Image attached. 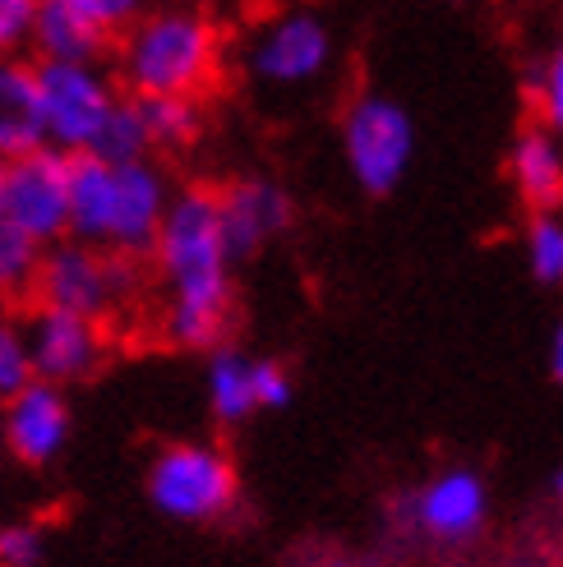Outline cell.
<instances>
[{
	"instance_id": "17",
	"label": "cell",
	"mask_w": 563,
	"mask_h": 567,
	"mask_svg": "<svg viewBox=\"0 0 563 567\" xmlns=\"http://www.w3.org/2000/svg\"><path fill=\"white\" fill-rule=\"evenodd\" d=\"M204 392H208V411L217 424H240L259 411L255 402V355H245L236 347H213L208 351V370H204Z\"/></svg>"
},
{
	"instance_id": "13",
	"label": "cell",
	"mask_w": 563,
	"mask_h": 567,
	"mask_svg": "<svg viewBox=\"0 0 563 567\" xmlns=\"http://www.w3.org/2000/svg\"><path fill=\"white\" fill-rule=\"evenodd\" d=\"M217 194V221H222V240H227L232 259H249L264 245H273L282 231L291 226V194L268 176H245Z\"/></svg>"
},
{
	"instance_id": "31",
	"label": "cell",
	"mask_w": 563,
	"mask_h": 567,
	"mask_svg": "<svg viewBox=\"0 0 563 567\" xmlns=\"http://www.w3.org/2000/svg\"><path fill=\"white\" fill-rule=\"evenodd\" d=\"M0 452H6V447H0Z\"/></svg>"
},
{
	"instance_id": "7",
	"label": "cell",
	"mask_w": 563,
	"mask_h": 567,
	"mask_svg": "<svg viewBox=\"0 0 563 567\" xmlns=\"http://www.w3.org/2000/svg\"><path fill=\"white\" fill-rule=\"evenodd\" d=\"M342 157L365 194H392L416 157V125L407 106L379 93L356 97L342 116Z\"/></svg>"
},
{
	"instance_id": "5",
	"label": "cell",
	"mask_w": 563,
	"mask_h": 567,
	"mask_svg": "<svg viewBox=\"0 0 563 567\" xmlns=\"http://www.w3.org/2000/svg\"><path fill=\"white\" fill-rule=\"evenodd\" d=\"M240 498V480L232 457L217 443H172L149 466V503L172 522H222Z\"/></svg>"
},
{
	"instance_id": "8",
	"label": "cell",
	"mask_w": 563,
	"mask_h": 567,
	"mask_svg": "<svg viewBox=\"0 0 563 567\" xmlns=\"http://www.w3.org/2000/svg\"><path fill=\"white\" fill-rule=\"evenodd\" d=\"M332 51V28L315 10H287L249 38L245 65L268 89H305V83L328 74Z\"/></svg>"
},
{
	"instance_id": "4",
	"label": "cell",
	"mask_w": 563,
	"mask_h": 567,
	"mask_svg": "<svg viewBox=\"0 0 563 567\" xmlns=\"http://www.w3.org/2000/svg\"><path fill=\"white\" fill-rule=\"evenodd\" d=\"M134 287H139L134 259H121V254H106V249H93V245L65 236L42 249L33 305L106 323L134 296Z\"/></svg>"
},
{
	"instance_id": "1",
	"label": "cell",
	"mask_w": 563,
	"mask_h": 567,
	"mask_svg": "<svg viewBox=\"0 0 563 567\" xmlns=\"http://www.w3.org/2000/svg\"><path fill=\"white\" fill-rule=\"evenodd\" d=\"M149 259L166 287L162 337L181 351H213L227 342L232 328V249L222 240L217 194L176 189Z\"/></svg>"
},
{
	"instance_id": "14",
	"label": "cell",
	"mask_w": 563,
	"mask_h": 567,
	"mask_svg": "<svg viewBox=\"0 0 563 567\" xmlns=\"http://www.w3.org/2000/svg\"><path fill=\"white\" fill-rule=\"evenodd\" d=\"M47 148L42 106H38V65L28 55L0 61V162H14Z\"/></svg>"
},
{
	"instance_id": "18",
	"label": "cell",
	"mask_w": 563,
	"mask_h": 567,
	"mask_svg": "<svg viewBox=\"0 0 563 567\" xmlns=\"http://www.w3.org/2000/svg\"><path fill=\"white\" fill-rule=\"evenodd\" d=\"M134 106H139V121H144L153 153L190 148L204 130V111L194 97H134Z\"/></svg>"
},
{
	"instance_id": "28",
	"label": "cell",
	"mask_w": 563,
	"mask_h": 567,
	"mask_svg": "<svg viewBox=\"0 0 563 567\" xmlns=\"http://www.w3.org/2000/svg\"><path fill=\"white\" fill-rule=\"evenodd\" d=\"M550 379L563 388V319H559L554 332H550Z\"/></svg>"
},
{
	"instance_id": "10",
	"label": "cell",
	"mask_w": 563,
	"mask_h": 567,
	"mask_svg": "<svg viewBox=\"0 0 563 567\" xmlns=\"http://www.w3.org/2000/svg\"><path fill=\"white\" fill-rule=\"evenodd\" d=\"M23 332H28V355H33V379L51 388H70L89 379L106 355V323L65 315V309L33 305V315L23 319Z\"/></svg>"
},
{
	"instance_id": "19",
	"label": "cell",
	"mask_w": 563,
	"mask_h": 567,
	"mask_svg": "<svg viewBox=\"0 0 563 567\" xmlns=\"http://www.w3.org/2000/svg\"><path fill=\"white\" fill-rule=\"evenodd\" d=\"M522 259L531 281L541 287H563V208L550 213H531L526 217V231H522Z\"/></svg>"
},
{
	"instance_id": "29",
	"label": "cell",
	"mask_w": 563,
	"mask_h": 567,
	"mask_svg": "<svg viewBox=\"0 0 563 567\" xmlns=\"http://www.w3.org/2000/svg\"><path fill=\"white\" fill-rule=\"evenodd\" d=\"M0 221H6V162H0Z\"/></svg>"
},
{
	"instance_id": "30",
	"label": "cell",
	"mask_w": 563,
	"mask_h": 567,
	"mask_svg": "<svg viewBox=\"0 0 563 567\" xmlns=\"http://www.w3.org/2000/svg\"><path fill=\"white\" fill-rule=\"evenodd\" d=\"M554 494H559V498H563V466H559V471H554Z\"/></svg>"
},
{
	"instance_id": "3",
	"label": "cell",
	"mask_w": 563,
	"mask_h": 567,
	"mask_svg": "<svg viewBox=\"0 0 563 567\" xmlns=\"http://www.w3.org/2000/svg\"><path fill=\"white\" fill-rule=\"evenodd\" d=\"M172 194V181L153 157L121 166L102 157H70V240L134 264L149 259Z\"/></svg>"
},
{
	"instance_id": "26",
	"label": "cell",
	"mask_w": 563,
	"mask_h": 567,
	"mask_svg": "<svg viewBox=\"0 0 563 567\" xmlns=\"http://www.w3.org/2000/svg\"><path fill=\"white\" fill-rule=\"evenodd\" d=\"M33 19H38V0H0V61L28 51Z\"/></svg>"
},
{
	"instance_id": "25",
	"label": "cell",
	"mask_w": 563,
	"mask_h": 567,
	"mask_svg": "<svg viewBox=\"0 0 563 567\" xmlns=\"http://www.w3.org/2000/svg\"><path fill=\"white\" fill-rule=\"evenodd\" d=\"M47 558V530L38 522L0 526V567H38Z\"/></svg>"
},
{
	"instance_id": "15",
	"label": "cell",
	"mask_w": 563,
	"mask_h": 567,
	"mask_svg": "<svg viewBox=\"0 0 563 567\" xmlns=\"http://www.w3.org/2000/svg\"><path fill=\"white\" fill-rule=\"evenodd\" d=\"M509 176L513 189L522 194V204L531 213H550L563 208V144L541 130V125H526L513 148H509Z\"/></svg>"
},
{
	"instance_id": "9",
	"label": "cell",
	"mask_w": 563,
	"mask_h": 567,
	"mask_svg": "<svg viewBox=\"0 0 563 567\" xmlns=\"http://www.w3.org/2000/svg\"><path fill=\"white\" fill-rule=\"evenodd\" d=\"M6 221L42 249L70 236V157L38 148L6 162Z\"/></svg>"
},
{
	"instance_id": "20",
	"label": "cell",
	"mask_w": 563,
	"mask_h": 567,
	"mask_svg": "<svg viewBox=\"0 0 563 567\" xmlns=\"http://www.w3.org/2000/svg\"><path fill=\"white\" fill-rule=\"evenodd\" d=\"M38 268H42V245L14 231L10 221H0V300L6 305L33 300Z\"/></svg>"
},
{
	"instance_id": "24",
	"label": "cell",
	"mask_w": 563,
	"mask_h": 567,
	"mask_svg": "<svg viewBox=\"0 0 563 567\" xmlns=\"http://www.w3.org/2000/svg\"><path fill=\"white\" fill-rule=\"evenodd\" d=\"M55 6H65L83 23H93L106 42H116L139 14L153 10V0H55Z\"/></svg>"
},
{
	"instance_id": "11",
	"label": "cell",
	"mask_w": 563,
	"mask_h": 567,
	"mask_svg": "<svg viewBox=\"0 0 563 567\" xmlns=\"http://www.w3.org/2000/svg\"><path fill=\"white\" fill-rule=\"evenodd\" d=\"M70 424H74V411L65 388L33 379L0 406V447L19 466H51L70 443Z\"/></svg>"
},
{
	"instance_id": "23",
	"label": "cell",
	"mask_w": 563,
	"mask_h": 567,
	"mask_svg": "<svg viewBox=\"0 0 563 567\" xmlns=\"http://www.w3.org/2000/svg\"><path fill=\"white\" fill-rule=\"evenodd\" d=\"M28 383H33V355H28L23 319L0 315V406H6L14 392H23Z\"/></svg>"
},
{
	"instance_id": "12",
	"label": "cell",
	"mask_w": 563,
	"mask_h": 567,
	"mask_svg": "<svg viewBox=\"0 0 563 567\" xmlns=\"http://www.w3.org/2000/svg\"><path fill=\"white\" fill-rule=\"evenodd\" d=\"M411 526L430 540H443V545H458V540H471L475 530L485 526V513H490V489L481 471L471 466H448L439 475H430L426 485L411 494Z\"/></svg>"
},
{
	"instance_id": "6",
	"label": "cell",
	"mask_w": 563,
	"mask_h": 567,
	"mask_svg": "<svg viewBox=\"0 0 563 567\" xmlns=\"http://www.w3.org/2000/svg\"><path fill=\"white\" fill-rule=\"evenodd\" d=\"M121 97H125L121 83L106 65H38V106H42L47 148L83 157L98 144V134Z\"/></svg>"
},
{
	"instance_id": "2",
	"label": "cell",
	"mask_w": 563,
	"mask_h": 567,
	"mask_svg": "<svg viewBox=\"0 0 563 567\" xmlns=\"http://www.w3.org/2000/svg\"><path fill=\"white\" fill-rule=\"evenodd\" d=\"M116 83L125 97H194L199 102L222 70V33L208 10L176 0L139 14L111 42Z\"/></svg>"
},
{
	"instance_id": "22",
	"label": "cell",
	"mask_w": 563,
	"mask_h": 567,
	"mask_svg": "<svg viewBox=\"0 0 563 567\" xmlns=\"http://www.w3.org/2000/svg\"><path fill=\"white\" fill-rule=\"evenodd\" d=\"M531 106H536V125L550 130L563 144V42L550 47V55L531 74Z\"/></svg>"
},
{
	"instance_id": "21",
	"label": "cell",
	"mask_w": 563,
	"mask_h": 567,
	"mask_svg": "<svg viewBox=\"0 0 563 567\" xmlns=\"http://www.w3.org/2000/svg\"><path fill=\"white\" fill-rule=\"evenodd\" d=\"M83 157H102V162H111V166L153 157L134 97H121V102H116V111H111V121H106V125H102V134H98V144H93L89 153H83Z\"/></svg>"
},
{
	"instance_id": "16",
	"label": "cell",
	"mask_w": 563,
	"mask_h": 567,
	"mask_svg": "<svg viewBox=\"0 0 563 567\" xmlns=\"http://www.w3.org/2000/svg\"><path fill=\"white\" fill-rule=\"evenodd\" d=\"M28 51L38 55V65H102L111 42L98 33L93 23H83L55 0H38V19H33V38Z\"/></svg>"
},
{
	"instance_id": "27",
	"label": "cell",
	"mask_w": 563,
	"mask_h": 567,
	"mask_svg": "<svg viewBox=\"0 0 563 567\" xmlns=\"http://www.w3.org/2000/svg\"><path fill=\"white\" fill-rule=\"evenodd\" d=\"M291 396H296L291 374L282 370L277 360H255V402H259V411H282V406H291Z\"/></svg>"
}]
</instances>
